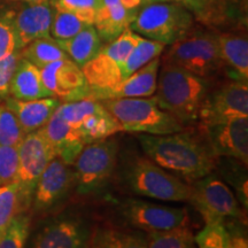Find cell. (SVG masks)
<instances>
[{"label": "cell", "mask_w": 248, "mask_h": 248, "mask_svg": "<svg viewBox=\"0 0 248 248\" xmlns=\"http://www.w3.org/2000/svg\"><path fill=\"white\" fill-rule=\"evenodd\" d=\"M138 141L148 159L187 184L209 175L216 168V156L207 141L193 132L183 130L163 136L141 133Z\"/></svg>", "instance_id": "cell-1"}, {"label": "cell", "mask_w": 248, "mask_h": 248, "mask_svg": "<svg viewBox=\"0 0 248 248\" xmlns=\"http://www.w3.org/2000/svg\"><path fill=\"white\" fill-rule=\"evenodd\" d=\"M208 88V79L181 67L161 63L153 97L160 108L186 128L198 123L200 107Z\"/></svg>", "instance_id": "cell-2"}, {"label": "cell", "mask_w": 248, "mask_h": 248, "mask_svg": "<svg viewBox=\"0 0 248 248\" xmlns=\"http://www.w3.org/2000/svg\"><path fill=\"white\" fill-rule=\"evenodd\" d=\"M123 131L163 136L186 128L156 104L153 95L147 98H120L100 101Z\"/></svg>", "instance_id": "cell-3"}, {"label": "cell", "mask_w": 248, "mask_h": 248, "mask_svg": "<svg viewBox=\"0 0 248 248\" xmlns=\"http://www.w3.org/2000/svg\"><path fill=\"white\" fill-rule=\"evenodd\" d=\"M161 63L181 67L194 75L208 79L224 67L217 33L193 27L164 52Z\"/></svg>", "instance_id": "cell-4"}, {"label": "cell", "mask_w": 248, "mask_h": 248, "mask_svg": "<svg viewBox=\"0 0 248 248\" xmlns=\"http://www.w3.org/2000/svg\"><path fill=\"white\" fill-rule=\"evenodd\" d=\"M123 179L126 187L135 194L161 201H188L191 185L161 168L145 156L131 157L123 167Z\"/></svg>", "instance_id": "cell-5"}, {"label": "cell", "mask_w": 248, "mask_h": 248, "mask_svg": "<svg viewBox=\"0 0 248 248\" xmlns=\"http://www.w3.org/2000/svg\"><path fill=\"white\" fill-rule=\"evenodd\" d=\"M194 21L184 6L163 1L139 9L129 28L139 36L168 46L187 33L194 27Z\"/></svg>", "instance_id": "cell-6"}, {"label": "cell", "mask_w": 248, "mask_h": 248, "mask_svg": "<svg viewBox=\"0 0 248 248\" xmlns=\"http://www.w3.org/2000/svg\"><path fill=\"white\" fill-rule=\"evenodd\" d=\"M137 38L138 33L128 28L117 38L102 46L100 52L82 68L90 88L86 99L115 88L124 80L123 66Z\"/></svg>", "instance_id": "cell-7"}, {"label": "cell", "mask_w": 248, "mask_h": 248, "mask_svg": "<svg viewBox=\"0 0 248 248\" xmlns=\"http://www.w3.org/2000/svg\"><path fill=\"white\" fill-rule=\"evenodd\" d=\"M117 152L119 144L110 137L85 145L73 164L77 193L92 194L106 186L115 170Z\"/></svg>", "instance_id": "cell-8"}, {"label": "cell", "mask_w": 248, "mask_h": 248, "mask_svg": "<svg viewBox=\"0 0 248 248\" xmlns=\"http://www.w3.org/2000/svg\"><path fill=\"white\" fill-rule=\"evenodd\" d=\"M17 171L15 183L17 185L20 214L30 208L36 184L55 153L42 130L27 133L17 146Z\"/></svg>", "instance_id": "cell-9"}, {"label": "cell", "mask_w": 248, "mask_h": 248, "mask_svg": "<svg viewBox=\"0 0 248 248\" xmlns=\"http://www.w3.org/2000/svg\"><path fill=\"white\" fill-rule=\"evenodd\" d=\"M187 202L201 214L206 223L244 221V213L237 197L213 172L192 183Z\"/></svg>", "instance_id": "cell-10"}, {"label": "cell", "mask_w": 248, "mask_h": 248, "mask_svg": "<svg viewBox=\"0 0 248 248\" xmlns=\"http://www.w3.org/2000/svg\"><path fill=\"white\" fill-rule=\"evenodd\" d=\"M55 113L79 132L86 145L123 131L101 102L92 99L61 101Z\"/></svg>", "instance_id": "cell-11"}, {"label": "cell", "mask_w": 248, "mask_h": 248, "mask_svg": "<svg viewBox=\"0 0 248 248\" xmlns=\"http://www.w3.org/2000/svg\"><path fill=\"white\" fill-rule=\"evenodd\" d=\"M121 213L135 228L148 233L172 230L187 225V210L138 199H126L121 203Z\"/></svg>", "instance_id": "cell-12"}, {"label": "cell", "mask_w": 248, "mask_h": 248, "mask_svg": "<svg viewBox=\"0 0 248 248\" xmlns=\"http://www.w3.org/2000/svg\"><path fill=\"white\" fill-rule=\"evenodd\" d=\"M207 144L216 157L248 162V116L233 117L219 122L200 125Z\"/></svg>", "instance_id": "cell-13"}, {"label": "cell", "mask_w": 248, "mask_h": 248, "mask_svg": "<svg viewBox=\"0 0 248 248\" xmlns=\"http://www.w3.org/2000/svg\"><path fill=\"white\" fill-rule=\"evenodd\" d=\"M240 116H248V84L245 80L234 79L207 93L198 122L207 125Z\"/></svg>", "instance_id": "cell-14"}, {"label": "cell", "mask_w": 248, "mask_h": 248, "mask_svg": "<svg viewBox=\"0 0 248 248\" xmlns=\"http://www.w3.org/2000/svg\"><path fill=\"white\" fill-rule=\"evenodd\" d=\"M40 76L51 97L61 101H76L88 98L90 88L82 68L69 58L43 67Z\"/></svg>", "instance_id": "cell-15"}, {"label": "cell", "mask_w": 248, "mask_h": 248, "mask_svg": "<svg viewBox=\"0 0 248 248\" xmlns=\"http://www.w3.org/2000/svg\"><path fill=\"white\" fill-rule=\"evenodd\" d=\"M75 186V173L71 166L55 156L49 161L37 182L32 195L33 209L45 212L63 200Z\"/></svg>", "instance_id": "cell-16"}, {"label": "cell", "mask_w": 248, "mask_h": 248, "mask_svg": "<svg viewBox=\"0 0 248 248\" xmlns=\"http://www.w3.org/2000/svg\"><path fill=\"white\" fill-rule=\"evenodd\" d=\"M91 231L84 219L63 216L53 219L37 233L32 248H89Z\"/></svg>", "instance_id": "cell-17"}, {"label": "cell", "mask_w": 248, "mask_h": 248, "mask_svg": "<svg viewBox=\"0 0 248 248\" xmlns=\"http://www.w3.org/2000/svg\"><path fill=\"white\" fill-rule=\"evenodd\" d=\"M54 7L51 2L29 4L14 15L18 52L33 40L51 36Z\"/></svg>", "instance_id": "cell-18"}, {"label": "cell", "mask_w": 248, "mask_h": 248, "mask_svg": "<svg viewBox=\"0 0 248 248\" xmlns=\"http://www.w3.org/2000/svg\"><path fill=\"white\" fill-rule=\"evenodd\" d=\"M161 66V58H156L140 69L130 75L115 88L100 92L92 100H107L120 98H147L152 97L156 90L157 75Z\"/></svg>", "instance_id": "cell-19"}, {"label": "cell", "mask_w": 248, "mask_h": 248, "mask_svg": "<svg viewBox=\"0 0 248 248\" xmlns=\"http://www.w3.org/2000/svg\"><path fill=\"white\" fill-rule=\"evenodd\" d=\"M40 130L53 148L55 156L60 157L68 166H73L86 145L79 132L55 111Z\"/></svg>", "instance_id": "cell-20"}, {"label": "cell", "mask_w": 248, "mask_h": 248, "mask_svg": "<svg viewBox=\"0 0 248 248\" xmlns=\"http://www.w3.org/2000/svg\"><path fill=\"white\" fill-rule=\"evenodd\" d=\"M20 123L23 132L30 133L42 129L51 119L61 100L54 97L40 98L35 100H18L8 97L4 100Z\"/></svg>", "instance_id": "cell-21"}, {"label": "cell", "mask_w": 248, "mask_h": 248, "mask_svg": "<svg viewBox=\"0 0 248 248\" xmlns=\"http://www.w3.org/2000/svg\"><path fill=\"white\" fill-rule=\"evenodd\" d=\"M138 12L125 8L121 0H102V6L93 23L102 43H110L128 29Z\"/></svg>", "instance_id": "cell-22"}, {"label": "cell", "mask_w": 248, "mask_h": 248, "mask_svg": "<svg viewBox=\"0 0 248 248\" xmlns=\"http://www.w3.org/2000/svg\"><path fill=\"white\" fill-rule=\"evenodd\" d=\"M219 52L224 66L235 75V79H248V39L243 31L217 33Z\"/></svg>", "instance_id": "cell-23"}, {"label": "cell", "mask_w": 248, "mask_h": 248, "mask_svg": "<svg viewBox=\"0 0 248 248\" xmlns=\"http://www.w3.org/2000/svg\"><path fill=\"white\" fill-rule=\"evenodd\" d=\"M9 97L18 100H35L51 97L40 76V69L20 55L9 88Z\"/></svg>", "instance_id": "cell-24"}, {"label": "cell", "mask_w": 248, "mask_h": 248, "mask_svg": "<svg viewBox=\"0 0 248 248\" xmlns=\"http://www.w3.org/2000/svg\"><path fill=\"white\" fill-rule=\"evenodd\" d=\"M68 58L79 68H83L97 55L104 46L93 24L85 27L77 35L66 40H57Z\"/></svg>", "instance_id": "cell-25"}, {"label": "cell", "mask_w": 248, "mask_h": 248, "mask_svg": "<svg viewBox=\"0 0 248 248\" xmlns=\"http://www.w3.org/2000/svg\"><path fill=\"white\" fill-rule=\"evenodd\" d=\"M184 6L193 15L194 20L206 27H218L232 20L222 0H170Z\"/></svg>", "instance_id": "cell-26"}, {"label": "cell", "mask_w": 248, "mask_h": 248, "mask_svg": "<svg viewBox=\"0 0 248 248\" xmlns=\"http://www.w3.org/2000/svg\"><path fill=\"white\" fill-rule=\"evenodd\" d=\"M147 237L113 228H99L90 238L89 248H147Z\"/></svg>", "instance_id": "cell-27"}, {"label": "cell", "mask_w": 248, "mask_h": 248, "mask_svg": "<svg viewBox=\"0 0 248 248\" xmlns=\"http://www.w3.org/2000/svg\"><path fill=\"white\" fill-rule=\"evenodd\" d=\"M20 55L32 64H35L39 69L52 63V62L68 58L66 52L60 47L57 40L52 38L51 36L38 38L31 42L26 47L21 49Z\"/></svg>", "instance_id": "cell-28"}, {"label": "cell", "mask_w": 248, "mask_h": 248, "mask_svg": "<svg viewBox=\"0 0 248 248\" xmlns=\"http://www.w3.org/2000/svg\"><path fill=\"white\" fill-rule=\"evenodd\" d=\"M164 49H166V45L162 43L147 39L138 35L137 43H136L132 51L130 52L129 57L123 66L124 79L128 78L130 75L140 69L148 62L159 58L164 52Z\"/></svg>", "instance_id": "cell-29"}, {"label": "cell", "mask_w": 248, "mask_h": 248, "mask_svg": "<svg viewBox=\"0 0 248 248\" xmlns=\"http://www.w3.org/2000/svg\"><path fill=\"white\" fill-rule=\"evenodd\" d=\"M147 240V248H195L194 235L188 225L150 233Z\"/></svg>", "instance_id": "cell-30"}, {"label": "cell", "mask_w": 248, "mask_h": 248, "mask_svg": "<svg viewBox=\"0 0 248 248\" xmlns=\"http://www.w3.org/2000/svg\"><path fill=\"white\" fill-rule=\"evenodd\" d=\"M90 23L69 12L54 8V16L51 26V37L55 40H66L82 31Z\"/></svg>", "instance_id": "cell-31"}, {"label": "cell", "mask_w": 248, "mask_h": 248, "mask_svg": "<svg viewBox=\"0 0 248 248\" xmlns=\"http://www.w3.org/2000/svg\"><path fill=\"white\" fill-rule=\"evenodd\" d=\"M20 214L16 183L0 186V238L5 234L15 216Z\"/></svg>", "instance_id": "cell-32"}, {"label": "cell", "mask_w": 248, "mask_h": 248, "mask_svg": "<svg viewBox=\"0 0 248 248\" xmlns=\"http://www.w3.org/2000/svg\"><path fill=\"white\" fill-rule=\"evenodd\" d=\"M26 136L17 119L5 104H0V145L17 147Z\"/></svg>", "instance_id": "cell-33"}, {"label": "cell", "mask_w": 248, "mask_h": 248, "mask_svg": "<svg viewBox=\"0 0 248 248\" xmlns=\"http://www.w3.org/2000/svg\"><path fill=\"white\" fill-rule=\"evenodd\" d=\"M198 248H230L229 233L224 222L206 223L204 228L194 237Z\"/></svg>", "instance_id": "cell-34"}, {"label": "cell", "mask_w": 248, "mask_h": 248, "mask_svg": "<svg viewBox=\"0 0 248 248\" xmlns=\"http://www.w3.org/2000/svg\"><path fill=\"white\" fill-rule=\"evenodd\" d=\"M55 9L69 12L90 24L94 23L95 15L101 8L102 0H49Z\"/></svg>", "instance_id": "cell-35"}, {"label": "cell", "mask_w": 248, "mask_h": 248, "mask_svg": "<svg viewBox=\"0 0 248 248\" xmlns=\"http://www.w3.org/2000/svg\"><path fill=\"white\" fill-rule=\"evenodd\" d=\"M30 219L24 214H18L0 238V248H24L29 235Z\"/></svg>", "instance_id": "cell-36"}, {"label": "cell", "mask_w": 248, "mask_h": 248, "mask_svg": "<svg viewBox=\"0 0 248 248\" xmlns=\"http://www.w3.org/2000/svg\"><path fill=\"white\" fill-rule=\"evenodd\" d=\"M13 11H0V59L18 52Z\"/></svg>", "instance_id": "cell-37"}, {"label": "cell", "mask_w": 248, "mask_h": 248, "mask_svg": "<svg viewBox=\"0 0 248 248\" xmlns=\"http://www.w3.org/2000/svg\"><path fill=\"white\" fill-rule=\"evenodd\" d=\"M17 163V147L0 145V186L15 181Z\"/></svg>", "instance_id": "cell-38"}, {"label": "cell", "mask_w": 248, "mask_h": 248, "mask_svg": "<svg viewBox=\"0 0 248 248\" xmlns=\"http://www.w3.org/2000/svg\"><path fill=\"white\" fill-rule=\"evenodd\" d=\"M18 59H20V52L0 59V102L9 97L11 80Z\"/></svg>", "instance_id": "cell-39"}, {"label": "cell", "mask_w": 248, "mask_h": 248, "mask_svg": "<svg viewBox=\"0 0 248 248\" xmlns=\"http://www.w3.org/2000/svg\"><path fill=\"white\" fill-rule=\"evenodd\" d=\"M226 230L229 233L230 248H248V239L244 223L241 221L225 222Z\"/></svg>", "instance_id": "cell-40"}, {"label": "cell", "mask_w": 248, "mask_h": 248, "mask_svg": "<svg viewBox=\"0 0 248 248\" xmlns=\"http://www.w3.org/2000/svg\"><path fill=\"white\" fill-rule=\"evenodd\" d=\"M222 2L228 8L232 20H234V17L238 14H241V12L244 11L243 8L246 7L247 0H222Z\"/></svg>", "instance_id": "cell-41"}, {"label": "cell", "mask_w": 248, "mask_h": 248, "mask_svg": "<svg viewBox=\"0 0 248 248\" xmlns=\"http://www.w3.org/2000/svg\"><path fill=\"white\" fill-rule=\"evenodd\" d=\"M163 1H170V0H121L124 7L128 9H136V11H139L147 5Z\"/></svg>", "instance_id": "cell-42"}, {"label": "cell", "mask_w": 248, "mask_h": 248, "mask_svg": "<svg viewBox=\"0 0 248 248\" xmlns=\"http://www.w3.org/2000/svg\"><path fill=\"white\" fill-rule=\"evenodd\" d=\"M39 2H49V0H31V4H39Z\"/></svg>", "instance_id": "cell-43"}, {"label": "cell", "mask_w": 248, "mask_h": 248, "mask_svg": "<svg viewBox=\"0 0 248 248\" xmlns=\"http://www.w3.org/2000/svg\"><path fill=\"white\" fill-rule=\"evenodd\" d=\"M12 1H17V0H12ZM22 1H27L29 2V4H31V0H22Z\"/></svg>", "instance_id": "cell-44"}]
</instances>
